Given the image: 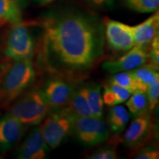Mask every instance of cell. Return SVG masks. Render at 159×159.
Segmentation results:
<instances>
[{
	"instance_id": "obj_1",
	"label": "cell",
	"mask_w": 159,
	"mask_h": 159,
	"mask_svg": "<svg viewBox=\"0 0 159 159\" xmlns=\"http://www.w3.org/2000/svg\"><path fill=\"white\" fill-rule=\"evenodd\" d=\"M39 59L46 70L58 77L84 75L104 53L102 25L80 13L49 16L42 22Z\"/></svg>"
},
{
	"instance_id": "obj_2",
	"label": "cell",
	"mask_w": 159,
	"mask_h": 159,
	"mask_svg": "<svg viewBox=\"0 0 159 159\" xmlns=\"http://www.w3.org/2000/svg\"><path fill=\"white\" fill-rule=\"evenodd\" d=\"M31 59L16 61L4 75L0 85V101L7 104L20 96L35 80Z\"/></svg>"
},
{
	"instance_id": "obj_3",
	"label": "cell",
	"mask_w": 159,
	"mask_h": 159,
	"mask_svg": "<svg viewBox=\"0 0 159 159\" xmlns=\"http://www.w3.org/2000/svg\"><path fill=\"white\" fill-rule=\"evenodd\" d=\"M52 108L42 90H35L20 99L7 114L25 126H35L43 122Z\"/></svg>"
},
{
	"instance_id": "obj_4",
	"label": "cell",
	"mask_w": 159,
	"mask_h": 159,
	"mask_svg": "<svg viewBox=\"0 0 159 159\" xmlns=\"http://www.w3.org/2000/svg\"><path fill=\"white\" fill-rule=\"evenodd\" d=\"M50 111L41 125L44 141L49 150L57 148L72 132L74 113L69 108Z\"/></svg>"
},
{
	"instance_id": "obj_5",
	"label": "cell",
	"mask_w": 159,
	"mask_h": 159,
	"mask_svg": "<svg viewBox=\"0 0 159 159\" xmlns=\"http://www.w3.org/2000/svg\"><path fill=\"white\" fill-rule=\"evenodd\" d=\"M72 132L85 146L93 147L104 142L108 138V130L102 118L81 116L74 114Z\"/></svg>"
},
{
	"instance_id": "obj_6",
	"label": "cell",
	"mask_w": 159,
	"mask_h": 159,
	"mask_svg": "<svg viewBox=\"0 0 159 159\" xmlns=\"http://www.w3.org/2000/svg\"><path fill=\"white\" fill-rule=\"evenodd\" d=\"M34 41L31 33L23 24L13 25L7 38L5 55L13 61L31 59L34 52Z\"/></svg>"
},
{
	"instance_id": "obj_7",
	"label": "cell",
	"mask_w": 159,
	"mask_h": 159,
	"mask_svg": "<svg viewBox=\"0 0 159 159\" xmlns=\"http://www.w3.org/2000/svg\"><path fill=\"white\" fill-rule=\"evenodd\" d=\"M148 57V47L135 45L117 60L105 62L102 68L111 74L131 71L146 64Z\"/></svg>"
},
{
	"instance_id": "obj_8",
	"label": "cell",
	"mask_w": 159,
	"mask_h": 159,
	"mask_svg": "<svg viewBox=\"0 0 159 159\" xmlns=\"http://www.w3.org/2000/svg\"><path fill=\"white\" fill-rule=\"evenodd\" d=\"M105 33L108 45L116 51H128L135 46L132 26L115 20L105 21Z\"/></svg>"
},
{
	"instance_id": "obj_9",
	"label": "cell",
	"mask_w": 159,
	"mask_h": 159,
	"mask_svg": "<svg viewBox=\"0 0 159 159\" xmlns=\"http://www.w3.org/2000/svg\"><path fill=\"white\" fill-rule=\"evenodd\" d=\"M134 117L123 137L125 144L129 148H136L144 143L148 138L152 127L150 111L147 110Z\"/></svg>"
},
{
	"instance_id": "obj_10",
	"label": "cell",
	"mask_w": 159,
	"mask_h": 159,
	"mask_svg": "<svg viewBox=\"0 0 159 159\" xmlns=\"http://www.w3.org/2000/svg\"><path fill=\"white\" fill-rule=\"evenodd\" d=\"M49 150L41 127H35L20 146L17 157L21 159H43Z\"/></svg>"
},
{
	"instance_id": "obj_11",
	"label": "cell",
	"mask_w": 159,
	"mask_h": 159,
	"mask_svg": "<svg viewBox=\"0 0 159 159\" xmlns=\"http://www.w3.org/2000/svg\"><path fill=\"white\" fill-rule=\"evenodd\" d=\"M26 127L7 114L0 118V149L7 150L19 142L25 134Z\"/></svg>"
},
{
	"instance_id": "obj_12",
	"label": "cell",
	"mask_w": 159,
	"mask_h": 159,
	"mask_svg": "<svg viewBox=\"0 0 159 159\" xmlns=\"http://www.w3.org/2000/svg\"><path fill=\"white\" fill-rule=\"evenodd\" d=\"M74 89L62 80L53 79L46 83L42 90L46 99L52 108H62L68 105Z\"/></svg>"
},
{
	"instance_id": "obj_13",
	"label": "cell",
	"mask_w": 159,
	"mask_h": 159,
	"mask_svg": "<svg viewBox=\"0 0 159 159\" xmlns=\"http://www.w3.org/2000/svg\"><path fill=\"white\" fill-rule=\"evenodd\" d=\"M159 13L156 11L148 19L136 26H132L135 45L148 47L152 39L158 35Z\"/></svg>"
},
{
	"instance_id": "obj_14",
	"label": "cell",
	"mask_w": 159,
	"mask_h": 159,
	"mask_svg": "<svg viewBox=\"0 0 159 159\" xmlns=\"http://www.w3.org/2000/svg\"><path fill=\"white\" fill-rule=\"evenodd\" d=\"M68 105L69 108L75 114L81 116H92L87 98V85L74 89Z\"/></svg>"
},
{
	"instance_id": "obj_15",
	"label": "cell",
	"mask_w": 159,
	"mask_h": 159,
	"mask_svg": "<svg viewBox=\"0 0 159 159\" xmlns=\"http://www.w3.org/2000/svg\"><path fill=\"white\" fill-rule=\"evenodd\" d=\"M21 8L19 0H0V25H14L21 22Z\"/></svg>"
},
{
	"instance_id": "obj_16",
	"label": "cell",
	"mask_w": 159,
	"mask_h": 159,
	"mask_svg": "<svg viewBox=\"0 0 159 159\" xmlns=\"http://www.w3.org/2000/svg\"><path fill=\"white\" fill-rule=\"evenodd\" d=\"M109 83L122 87L128 90L131 94L137 91L146 93L148 89V86L139 82L130 71L114 74L109 79Z\"/></svg>"
},
{
	"instance_id": "obj_17",
	"label": "cell",
	"mask_w": 159,
	"mask_h": 159,
	"mask_svg": "<svg viewBox=\"0 0 159 159\" xmlns=\"http://www.w3.org/2000/svg\"><path fill=\"white\" fill-rule=\"evenodd\" d=\"M129 118L128 112L122 105L112 106L108 113V124L111 131L115 134L122 133L126 128Z\"/></svg>"
},
{
	"instance_id": "obj_18",
	"label": "cell",
	"mask_w": 159,
	"mask_h": 159,
	"mask_svg": "<svg viewBox=\"0 0 159 159\" xmlns=\"http://www.w3.org/2000/svg\"><path fill=\"white\" fill-rule=\"evenodd\" d=\"M130 94L131 93L127 89L119 85L109 83L104 87L102 100L105 105L108 106H114L125 102L129 98Z\"/></svg>"
},
{
	"instance_id": "obj_19",
	"label": "cell",
	"mask_w": 159,
	"mask_h": 159,
	"mask_svg": "<svg viewBox=\"0 0 159 159\" xmlns=\"http://www.w3.org/2000/svg\"><path fill=\"white\" fill-rule=\"evenodd\" d=\"M87 98L92 116L96 118H102L104 102L102 100L100 85H87Z\"/></svg>"
},
{
	"instance_id": "obj_20",
	"label": "cell",
	"mask_w": 159,
	"mask_h": 159,
	"mask_svg": "<svg viewBox=\"0 0 159 159\" xmlns=\"http://www.w3.org/2000/svg\"><path fill=\"white\" fill-rule=\"evenodd\" d=\"M125 102L127 108L134 116L149 110L148 97L144 92H134Z\"/></svg>"
},
{
	"instance_id": "obj_21",
	"label": "cell",
	"mask_w": 159,
	"mask_h": 159,
	"mask_svg": "<svg viewBox=\"0 0 159 159\" xmlns=\"http://www.w3.org/2000/svg\"><path fill=\"white\" fill-rule=\"evenodd\" d=\"M158 70V69L154 67L152 64H144L130 71L139 82L148 86V85H150L154 80L159 77Z\"/></svg>"
},
{
	"instance_id": "obj_22",
	"label": "cell",
	"mask_w": 159,
	"mask_h": 159,
	"mask_svg": "<svg viewBox=\"0 0 159 159\" xmlns=\"http://www.w3.org/2000/svg\"><path fill=\"white\" fill-rule=\"evenodd\" d=\"M130 9L139 13H152L158 10L159 0H125Z\"/></svg>"
},
{
	"instance_id": "obj_23",
	"label": "cell",
	"mask_w": 159,
	"mask_h": 159,
	"mask_svg": "<svg viewBox=\"0 0 159 159\" xmlns=\"http://www.w3.org/2000/svg\"><path fill=\"white\" fill-rule=\"evenodd\" d=\"M148 100L149 111H153L158 104L159 100V77L154 80L150 85H148L146 91Z\"/></svg>"
},
{
	"instance_id": "obj_24",
	"label": "cell",
	"mask_w": 159,
	"mask_h": 159,
	"mask_svg": "<svg viewBox=\"0 0 159 159\" xmlns=\"http://www.w3.org/2000/svg\"><path fill=\"white\" fill-rule=\"evenodd\" d=\"M150 52L149 53V57H150L151 62L154 67L158 69L159 67V37L157 35L152 39L150 43Z\"/></svg>"
},
{
	"instance_id": "obj_25",
	"label": "cell",
	"mask_w": 159,
	"mask_h": 159,
	"mask_svg": "<svg viewBox=\"0 0 159 159\" xmlns=\"http://www.w3.org/2000/svg\"><path fill=\"white\" fill-rule=\"evenodd\" d=\"M90 159H115L117 158L116 150L113 148H102L96 151L90 156L88 157Z\"/></svg>"
},
{
	"instance_id": "obj_26",
	"label": "cell",
	"mask_w": 159,
	"mask_h": 159,
	"mask_svg": "<svg viewBox=\"0 0 159 159\" xmlns=\"http://www.w3.org/2000/svg\"><path fill=\"white\" fill-rule=\"evenodd\" d=\"M136 159H158L159 151L153 147H147L143 148L134 156Z\"/></svg>"
},
{
	"instance_id": "obj_27",
	"label": "cell",
	"mask_w": 159,
	"mask_h": 159,
	"mask_svg": "<svg viewBox=\"0 0 159 159\" xmlns=\"http://www.w3.org/2000/svg\"><path fill=\"white\" fill-rule=\"evenodd\" d=\"M97 7H111L114 5V0H87Z\"/></svg>"
},
{
	"instance_id": "obj_28",
	"label": "cell",
	"mask_w": 159,
	"mask_h": 159,
	"mask_svg": "<svg viewBox=\"0 0 159 159\" xmlns=\"http://www.w3.org/2000/svg\"><path fill=\"white\" fill-rule=\"evenodd\" d=\"M0 158H1V156H0Z\"/></svg>"
}]
</instances>
